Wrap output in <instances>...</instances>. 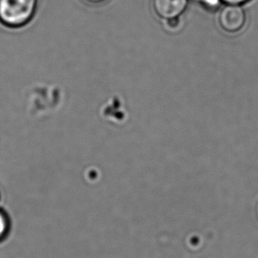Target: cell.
Returning <instances> with one entry per match:
<instances>
[{"label":"cell","mask_w":258,"mask_h":258,"mask_svg":"<svg viewBox=\"0 0 258 258\" xmlns=\"http://www.w3.org/2000/svg\"><path fill=\"white\" fill-rule=\"evenodd\" d=\"M39 0H0V22L8 28L24 27L35 16Z\"/></svg>","instance_id":"cell-1"},{"label":"cell","mask_w":258,"mask_h":258,"mask_svg":"<svg viewBox=\"0 0 258 258\" xmlns=\"http://www.w3.org/2000/svg\"><path fill=\"white\" fill-rule=\"evenodd\" d=\"M220 28L227 34H236L244 28L247 14L242 6L223 5L218 17Z\"/></svg>","instance_id":"cell-2"},{"label":"cell","mask_w":258,"mask_h":258,"mask_svg":"<svg viewBox=\"0 0 258 258\" xmlns=\"http://www.w3.org/2000/svg\"><path fill=\"white\" fill-rule=\"evenodd\" d=\"M189 5V0H152V10L161 21L182 17Z\"/></svg>","instance_id":"cell-3"},{"label":"cell","mask_w":258,"mask_h":258,"mask_svg":"<svg viewBox=\"0 0 258 258\" xmlns=\"http://www.w3.org/2000/svg\"><path fill=\"white\" fill-rule=\"evenodd\" d=\"M164 28L168 32H178L184 24L183 18H174L171 20L162 21Z\"/></svg>","instance_id":"cell-4"},{"label":"cell","mask_w":258,"mask_h":258,"mask_svg":"<svg viewBox=\"0 0 258 258\" xmlns=\"http://www.w3.org/2000/svg\"><path fill=\"white\" fill-rule=\"evenodd\" d=\"M200 6L209 13H215L223 7V3L221 0H203Z\"/></svg>","instance_id":"cell-5"},{"label":"cell","mask_w":258,"mask_h":258,"mask_svg":"<svg viewBox=\"0 0 258 258\" xmlns=\"http://www.w3.org/2000/svg\"><path fill=\"white\" fill-rule=\"evenodd\" d=\"M9 231V220L7 215L0 211V241L4 240Z\"/></svg>","instance_id":"cell-6"},{"label":"cell","mask_w":258,"mask_h":258,"mask_svg":"<svg viewBox=\"0 0 258 258\" xmlns=\"http://www.w3.org/2000/svg\"><path fill=\"white\" fill-rule=\"evenodd\" d=\"M223 5H234V6H245L252 0H221Z\"/></svg>","instance_id":"cell-7"},{"label":"cell","mask_w":258,"mask_h":258,"mask_svg":"<svg viewBox=\"0 0 258 258\" xmlns=\"http://www.w3.org/2000/svg\"><path fill=\"white\" fill-rule=\"evenodd\" d=\"M82 1L89 6H101L107 3L108 0H82Z\"/></svg>","instance_id":"cell-8"},{"label":"cell","mask_w":258,"mask_h":258,"mask_svg":"<svg viewBox=\"0 0 258 258\" xmlns=\"http://www.w3.org/2000/svg\"><path fill=\"white\" fill-rule=\"evenodd\" d=\"M189 1H191L193 3L199 4V5L203 2V0H189Z\"/></svg>","instance_id":"cell-9"},{"label":"cell","mask_w":258,"mask_h":258,"mask_svg":"<svg viewBox=\"0 0 258 258\" xmlns=\"http://www.w3.org/2000/svg\"><path fill=\"white\" fill-rule=\"evenodd\" d=\"M0 199H1V194H0Z\"/></svg>","instance_id":"cell-10"}]
</instances>
